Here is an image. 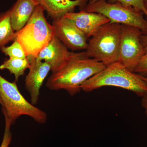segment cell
Masks as SVG:
<instances>
[{
  "label": "cell",
  "mask_w": 147,
  "mask_h": 147,
  "mask_svg": "<svg viewBox=\"0 0 147 147\" xmlns=\"http://www.w3.org/2000/svg\"><path fill=\"white\" fill-rule=\"evenodd\" d=\"M144 5L145 9L147 11V0H143Z\"/></svg>",
  "instance_id": "22"
},
{
  "label": "cell",
  "mask_w": 147,
  "mask_h": 147,
  "mask_svg": "<svg viewBox=\"0 0 147 147\" xmlns=\"http://www.w3.org/2000/svg\"><path fill=\"white\" fill-rule=\"evenodd\" d=\"M71 53L55 35L35 58L37 60L47 63L53 73L64 65Z\"/></svg>",
  "instance_id": "10"
},
{
  "label": "cell",
  "mask_w": 147,
  "mask_h": 147,
  "mask_svg": "<svg viewBox=\"0 0 147 147\" xmlns=\"http://www.w3.org/2000/svg\"><path fill=\"white\" fill-rule=\"evenodd\" d=\"M16 32L13 30L10 17V9L0 13V49L13 41Z\"/></svg>",
  "instance_id": "14"
},
{
  "label": "cell",
  "mask_w": 147,
  "mask_h": 147,
  "mask_svg": "<svg viewBox=\"0 0 147 147\" xmlns=\"http://www.w3.org/2000/svg\"><path fill=\"white\" fill-rule=\"evenodd\" d=\"M63 16L72 21L88 38L92 36L101 26L110 22L101 13L87 12L83 9L78 12H68Z\"/></svg>",
  "instance_id": "11"
},
{
  "label": "cell",
  "mask_w": 147,
  "mask_h": 147,
  "mask_svg": "<svg viewBox=\"0 0 147 147\" xmlns=\"http://www.w3.org/2000/svg\"><path fill=\"white\" fill-rule=\"evenodd\" d=\"M104 86L127 90L139 97L147 94V82L141 75L129 71L118 61L106 66L102 71L84 82L81 88L83 91L89 92Z\"/></svg>",
  "instance_id": "2"
},
{
  "label": "cell",
  "mask_w": 147,
  "mask_h": 147,
  "mask_svg": "<svg viewBox=\"0 0 147 147\" xmlns=\"http://www.w3.org/2000/svg\"><path fill=\"white\" fill-rule=\"evenodd\" d=\"M134 72L147 77V46L145 47L144 54L134 69Z\"/></svg>",
  "instance_id": "19"
},
{
  "label": "cell",
  "mask_w": 147,
  "mask_h": 147,
  "mask_svg": "<svg viewBox=\"0 0 147 147\" xmlns=\"http://www.w3.org/2000/svg\"><path fill=\"white\" fill-rule=\"evenodd\" d=\"M56 36L68 49L86 50L88 38L73 22L63 16L53 20Z\"/></svg>",
  "instance_id": "8"
},
{
  "label": "cell",
  "mask_w": 147,
  "mask_h": 147,
  "mask_svg": "<svg viewBox=\"0 0 147 147\" xmlns=\"http://www.w3.org/2000/svg\"><path fill=\"white\" fill-rule=\"evenodd\" d=\"M45 11L41 5H37L25 26L16 32L15 39L21 44L27 57H36L56 35L55 28L45 18Z\"/></svg>",
  "instance_id": "3"
},
{
  "label": "cell",
  "mask_w": 147,
  "mask_h": 147,
  "mask_svg": "<svg viewBox=\"0 0 147 147\" xmlns=\"http://www.w3.org/2000/svg\"><path fill=\"white\" fill-rule=\"evenodd\" d=\"M2 53L9 58H19L26 59L27 56L21 44L15 39L13 43L10 46L6 47L5 46L1 49Z\"/></svg>",
  "instance_id": "16"
},
{
  "label": "cell",
  "mask_w": 147,
  "mask_h": 147,
  "mask_svg": "<svg viewBox=\"0 0 147 147\" xmlns=\"http://www.w3.org/2000/svg\"><path fill=\"white\" fill-rule=\"evenodd\" d=\"M121 25L109 23L101 26L89 40L87 55L107 66L118 61Z\"/></svg>",
  "instance_id": "5"
},
{
  "label": "cell",
  "mask_w": 147,
  "mask_h": 147,
  "mask_svg": "<svg viewBox=\"0 0 147 147\" xmlns=\"http://www.w3.org/2000/svg\"><path fill=\"white\" fill-rule=\"evenodd\" d=\"M38 5L35 0H16L9 9L11 24L15 32L25 26Z\"/></svg>",
  "instance_id": "13"
},
{
  "label": "cell",
  "mask_w": 147,
  "mask_h": 147,
  "mask_svg": "<svg viewBox=\"0 0 147 147\" xmlns=\"http://www.w3.org/2000/svg\"><path fill=\"white\" fill-rule=\"evenodd\" d=\"M30 61L29 72L25 79V86L31 97L33 105L37 104L39 100L40 90L51 67L47 63L38 61L34 57H27Z\"/></svg>",
  "instance_id": "9"
},
{
  "label": "cell",
  "mask_w": 147,
  "mask_h": 147,
  "mask_svg": "<svg viewBox=\"0 0 147 147\" xmlns=\"http://www.w3.org/2000/svg\"><path fill=\"white\" fill-rule=\"evenodd\" d=\"M109 3L118 2L124 6L132 7L135 10L142 12L146 16L147 20V11L145 9L143 0H106Z\"/></svg>",
  "instance_id": "17"
},
{
  "label": "cell",
  "mask_w": 147,
  "mask_h": 147,
  "mask_svg": "<svg viewBox=\"0 0 147 147\" xmlns=\"http://www.w3.org/2000/svg\"><path fill=\"white\" fill-rule=\"evenodd\" d=\"M89 12L101 13L111 24L128 25L139 28L143 34L147 35V20L142 12L132 7L124 6L120 3H109L106 0H90L82 9Z\"/></svg>",
  "instance_id": "6"
},
{
  "label": "cell",
  "mask_w": 147,
  "mask_h": 147,
  "mask_svg": "<svg viewBox=\"0 0 147 147\" xmlns=\"http://www.w3.org/2000/svg\"><path fill=\"white\" fill-rule=\"evenodd\" d=\"M0 98L2 111L6 113L12 125L21 116H29L40 124L47 121V113L29 102L19 91L16 82H11L0 75Z\"/></svg>",
  "instance_id": "4"
},
{
  "label": "cell",
  "mask_w": 147,
  "mask_h": 147,
  "mask_svg": "<svg viewBox=\"0 0 147 147\" xmlns=\"http://www.w3.org/2000/svg\"><path fill=\"white\" fill-rule=\"evenodd\" d=\"M141 40L144 47L147 46V35H142L141 36Z\"/></svg>",
  "instance_id": "21"
},
{
  "label": "cell",
  "mask_w": 147,
  "mask_h": 147,
  "mask_svg": "<svg viewBox=\"0 0 147 147\" xmlns=\"http://www.w3.org/2000/svg\"><path fill=\"white\" fill-rule=\"evenodd\" d=\"M141 105L145 110V113L147 118V94L142 97Z\"/></svg>",
  "instance_id": "20"
},
{
  "label": "cell",
  "mask_w": 147,
  "mask_h": 147,
  "mask_svg": "<svg viewBox=\"0 0 147 147\" xmlns=\"http://www.w3.org/2000/svg\"><path fill=\"white\" fill-rule=\"evenodd\" d=\"M105 67L102 63L89 57L85 52H71L64 65L50 75L46 86L53 90H65L74 96L82 90L81 86L84 82Z\"/></svg>",
  "instance_id": "1"
},
{
  "label": "cell",
  "mask_w": 147,
  "mask_h": 147,
  "mask_svg": "<svg viewBox=\"0 0 147 147\" xmlns=\"http://www.w3.org/2000/svg\"><path fill=\"white\" fill-rule=\"evenodd\" d=\"M142 76V79H143V80H144V81H145V82H147V77H144V76Z\"/></svg>",
  "instance_id": "23"
},
{
  "label": "cell",
  "mask_w": 147,
  "mask_h": 147,
  "mask_svg": "<svg viewBox=\"0 0 147 147\" xmlns=\"http://www.w3.org/2000/svg\"><path fill=\"white\" fill-rule=\"evenodd\" d=\"M143 34L139 28L121 25L118 62L132 72L144 54L145 47L141 40Z\"/></svg>",
  "instance_id": "7"
},
{
  "label": "cell",
  "mask_w": 147,
  "mask_h": 147,
  "mask_svg": "<svg viewBox=\"0 0 147 147\" xmlns=\"http://www.w3.org/2000/svg\"><path fill=\"white\" fill-rule=\"evenodd\" d=\"M53 20L74 12L79 6L81 9L86 5L88 0H35Z\"/></svg>",
  "instance_id": "12"
},
{
  "label": "cell",
  "mask_w": 147,
  "mask_h": 147,
  "mask_svg": "<svg viewBox=\"0 0 147 147\" xmlns=\"http://www.w3.org/2000/svg\"><path fill=\"white\" fill-rule=\"evenodd\" d=\"M30 67V61L27 57L26 59L9 58L0 65V69H7L15 77L17 82L20 76H23L25 71Z\"/></svg>",
  "instance_id": "15"
},
{
  "label": "cell",
  "mask_w": 147,
  "mask_h": 147,
  "mask_svg": "<svg viewBox=\"0 0 147 147\" xmlns=\"http://www.w3.org/2000/svg\"><path fill=\"white\" fill-rule=\"evenodd\" d=\"M5 119V128L1 144L0 147H9L12 139V134L11 131V126L12 125L11 121L4 112H3Z\"/></svg>",
  "instance_id": "18"
},
{
  "label": "cell",
  "mask_w": 147,
  "mask_h": 147,
  "mask_svg": "<svg viewBox=\"0 0 147 147\" xmlns=\"http://www.w3.org/2000/svg\"><path fill=\"white\" fill-rule=\"evenodd\" d=\"M0 104L1 105H2V102L1 99V98H0Z\"/></svg>",
  "instance_id": "24"
}]
</instances>
